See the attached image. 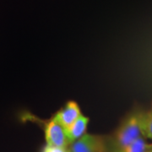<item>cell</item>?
I'll return each mask as SVG.
<instances>
[{
    "mask_svg": "<svg viewBox=\"0 0 152 152\" xmlns=\"http://www.w3.org/2000/svg\"><path fill=\"white\" fill-rule=\"evenodd\" d=\"M151 146L152 144H148L144 137L141 136L128 146L120 150V152H145Z\"/></svg>",
    "mask_w": 152,
    "mask_h": 152,
    "instance_id": "6",
    "label": "cell"
},
{
    "mask_svg": "<svg viewBox=\"0 0 152 152\" xmlns=\"http://www.w3.org/2000/svg\"><path fill=\"white\" fill-rule=\"evenodd\" d=\"M88 123H89V118L81 114L69 127L64 129L65 134L69 143L79 140L80 137L85 134Z\"/></svg>",
    "mask_w": 152,
    "mask_h": 152,
    "instance_id": "5",
    "label": "cell"
},
{
    "mask_svg": "<svg viewBox=\"0 0 152 152\" xmlns=\"http://www.w3.org/2000/svg\"><path fill=\"white\" fill-rule=\"evenodd\" d=\"M81 114L80 107L75 102H69L63 108L56 113L54 118L64 129H67Z\"/></svg>",
    "mask_w": 152,
    "mask_h": 152,
    "instance_id": "4",
    "label": "cell"
},
{
    "mask_svg": "<svg viewBox=\"0 0 152 152\" xmlns=\"http://www.w3.org/2000/svg\"><path fill=\"white\" fill-rule=\"evenodd\" d=\"M142 134L152 140V109L142 117Z\"/></svg>",
    "mask_w": 152,
    "mask_h": 152,
    "instance_id": "7",
    "label": "cell"
},
{
    "mask_svg": "<svg viewBox=\"0 0 152 152\" xmlns=\"http://www.w3.org/2000/svg\"><path fill=\"white\" fill-rule=\"evenodd\" d=\"M142 117L143 113H140L133 114L120 126L116 134V143L119 151L143 136Z\"/></svg>",
    "mask_w": 152,
    "mask_h": 152,
    "instance_id": "1",
    "label": "cell"
},
{
    "mask_svg": "<svg viewBox=\"0 0 152 152\" xmlns=\"http://www.w3.org/2000/svg\"><path fill=\"white\" fill-rule=\"evenodd\" d=\"M106 145L103 137L84 134L72 144L69 152H105Z\"/></svg>",
    "mask_w": 152,
    "mask_h": 152,
    "instance_id": "3",
    "label": "cell"
},
{
    "mask_svg": "<svg viewBox=\"0 0 152 152\" xmlns=\"http://www.w3.org/2000/svg\"><path fill=\"white\" fill-rule=\"evenodd\" d=\"M145 152H152V146L151 147V148H150L149 150H147V151Z\"/></svg>",
    "mask_w": 152,
    "mask_h": 152,
    "instance_id": "9",
    "label": "cell"
},
{
    "mask_svg": "<svg viewBox=\"0 0 152 152\" xmlns=\"http://www.w3.org/2000/svg\"><path fill=\"white\" fill-rule=\"evenodd\" d=\"M45 138L48 145L51 146L66 149L69 143L65 134L64 128L54 117L45 126Z\"/></svg>",
    "mask_w": 152,
    "mask_h": 152,
    "instance_id": "2",
    "label": "cell"
},
{
    "mask_svg": "<svg viewBox=\"0 0 152 152\" xmlns=\"http://www.w3.org/2000/svg\"><path fill=\"white\" fill-rule=\"evenodd\" d=\"M43 152H69L66 149L59 148V147L51 146V145H47L44 149Z\"/></svg>",
    "mask_w": 152,
    "mask_h": 152,
    "instance_id": "8",
    "label": "cell"
}]
</instances>
